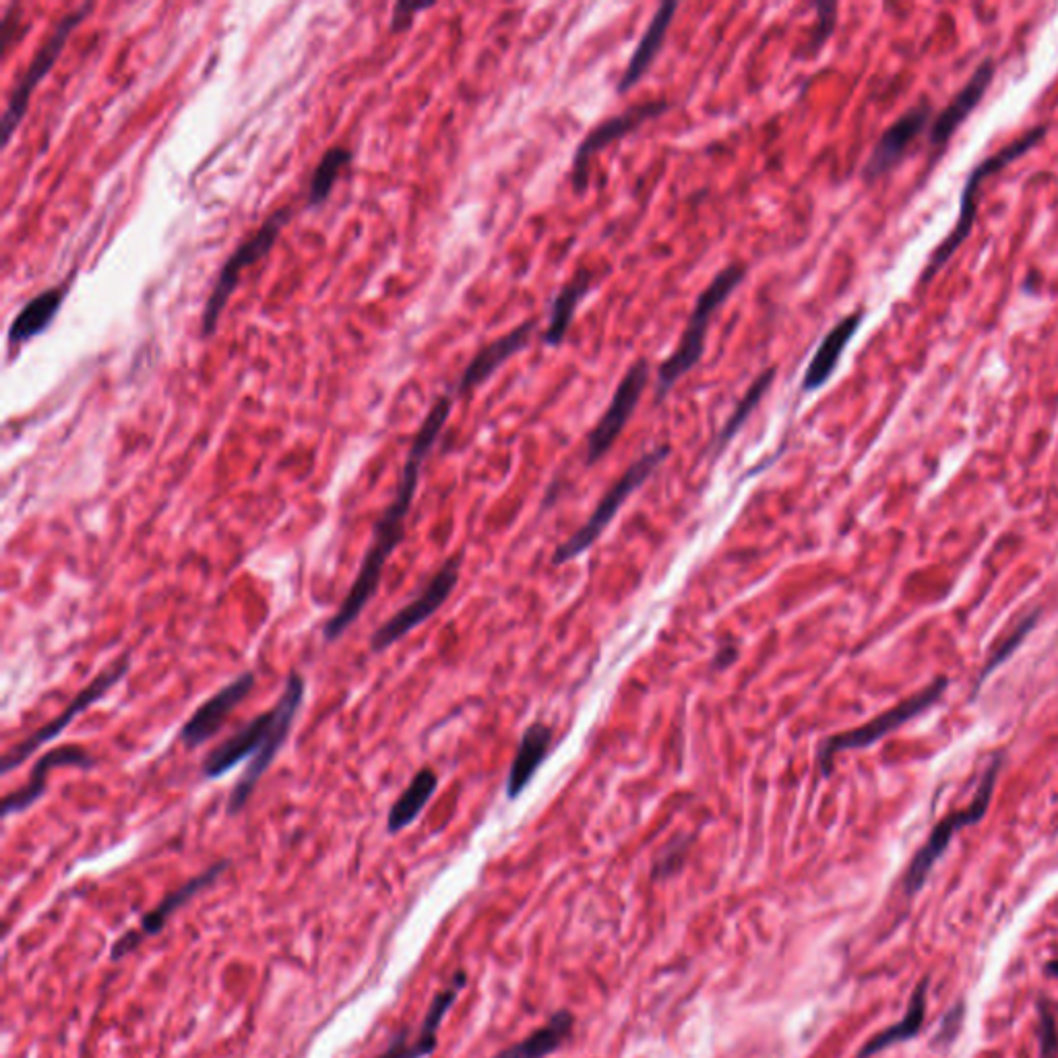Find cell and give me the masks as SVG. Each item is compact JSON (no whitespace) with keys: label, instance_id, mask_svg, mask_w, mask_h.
Wrapping results in <instances>:
<instances>
[{"label":"cell","instance_id":"cell-16","mask_svg":"<svg viewBox=\"0 0 1058 1058\" xmlns=\"http://www.w3.org/2000/svg\"><path fill=\"white\" fill-rule=\"evenodd\" d=\"M931 118L932 104L929 99H922L914 108L903 112L891 127L884 128L883 135L874 143L869 159L862 166V180L872 185L889 175L901 159L905 158L908 149L924 133Z\"/></svg>","mask_w":1058,"mask_h":1058},{"label":"cell","instance_id":"cell-32","mask_svg":"<svg viewBox=\"0 0 1058 1058\" xmlns=\"http://www.w3.org/2000/svg\"><path fill=\"white\" fill-rule=\"evenodd\" d=\"M691 844H693V836H679V838L672 839L662 852L656 856L653 867H651V879L663 881V879H670V877L680 872L684 867V860H687V852H689Z\"/></svg>","mask_w":1058,"mask_h":1058},{"label":"cell","instance_id":"cell-23","mask_svg":"<svg viewBox=\"0 0 1058 1058\" xmlns=\"http://www.w3.org/2000/svg\"><path fill=\"white\" fill-rule=\"evenodd\" d=\"M553 741V727L546 726L542 722L532 724L523 732L517 755L513 758L511 769L506 775L505 792L509 800L520 798L523 792L527 790V786L536 777L540 767L551 755Z\"/></svg>","mask_w":1058,"mask_h":1058},{"label":"cell","instance_id":"cell-17","mask_svg":"<svg viewBox=\"0 0 1058 1058\" xmlns=\"http://www.w3.org/2000/svg\"><path fill=\"white\" fill-rule=\"evenodd\" d=\"M95 765H97V758L80 744H64V746L50 748L35 761L28 782L19 790H13L2 798V819L30 810L46 794L48 775L52 774L56 767H75V769L90 772Z\"/></svg>","mask_w":1058,"mask_h":1058},{"label":"cell","instance_id":"cell-18","mask_svg":"<svg viewBox=\"0 0 1058 1058\" xmlns=\"http://www.w3.org/2000/svg\"><path fill=\"white\" fill-rule=\"evenodd\" d=\"M465 982H468V976L465 972H458L453 980L449 982V986H444L441 993H437L430 1007H428L427 1015L422 1019V1026L418 1029L416 1038L410 1040V1029L404 1027L396 1038L391 1040V1044L387 1046L385 1052H380L377 1058H427L437 1050V1044H439V1029H441L442 1022L447 1017V1013L451 1012V1007L455 1005L458 1001L459 993L465 988Z\"/></svg>","mask_w":1058,"mask_h":1058},{"label":"cell","instance_id":"cell-29","mask_svg":"<svg viewBox=\"0 0 1058 1058\" xmlns=\"http://www.w3.org/2000/svg\"><path fill=\"white\" fill-rule=\"evenodd\" d=\"M775 373H777L775 368H767L765 373H761L757 379L751 383V387L746 389V394H744V396L741 397V401L736 404L732 416L727 418L726 425L720 430V434H717V439H715V444H713L715 453H720V451L726 447L727 442L732 441V439L741 432V428L746 425V420L751 418V413L757 410L761 399L765 397V394L769 391V387L774 385Z\"/></svg>","mask_w":1058,"mask_h":1058},{"label":"cell","instance_id":"cell-27","mask_svg":"<svg viewBox=\"0 0 1058 1058\" xmlns=\"http://www.w3.org/2000/svg\"><path fill=\"white\" fill-rule=\"evenodd\" d=\"M575 1029V1015L570 1012L554 1013L544 1026L525 1036L522 1043L513 1044L492 1058H546L561 1050Z\"/></svg>","mask_w":1058,"mask_h":1058},{"label":"cell","instance_id":"cell-5","mask_svg":"<svg viewBox=\"0 0 1058 1058\" xmlns=\"http://www.w3.org/2000/svg\"><path fill=\"white\" fill-rule=\"evenodd\" d=\"M947 677H939V679L932 680L931 684H926L924 689H920L914 695L903 699L895 708L879 713L867 724L825 738L819 746V753H817L819 772H821L823 777L831 775L834 763H836L839 753L860 751V748H869L872 744L881 743L884 736H889L891 732L910 724L914 717L922 715L924 711L931 710L932 705L947 691Z\"/></svg>","mask_w":1058,"mask_h":1058},{"label":"cell","instance_id":"cell-34","mask_svg":"<svg viewBox=\"0 0 1058 1058\" xmlns=\"http://www.w3.org/2000/svg\"><path fill=\"white\" fill-rule=\"evenodd\" d=\"M1040 1058H1058V1026L1046 1003H1040Z\"/></svg>","mask_w":1058,"mask_h":1058},{"label":"cell","instance_id":"cell-14","mask_svg":"<svg viewBox=\"0 0 1058 1058\" xmlns=\"http://www.w3.org/2000/svg\"><path fill=\"white\" fill-rule=\"evenodd\" d=\"M254 684L256 674L253 670H244L237 679L223 684L218 693H213L192 711V715L178 732V741L185 744L187 751H195L213 741L220 734L221 727L226 726L228 717L253 693Z\"/></svg>","mask_w":1058,"mask_h":1058},{"label":"cell","instance_id":"cell-15","mask_svg":"<svg viewBox=\"0 0 1058 1058\" xmlns=\"http://www.w3.org/2000/svg\"><path fill=\"white\" fill-rule=\"evenodd\" d=\"M228 869H230V860H220V862H216V865H211L209 869L203 870L201 874L192 877L187 883L180 884L172 893H168L151 912H147V914L142 918L139 929L125 932V934L112 945V962H121L125 955L133 953L135 949L142 945L143 939H151V936H156V934L164 931L166 922L175 916L176 910H180V908L187 905L195 895H199L203 889L216 883Z\"/></svg>","mask_w":1058,"mask_h":1058},{"label":"cell","instance_id":"cell-13","mask_svg":"<svg viewBox=\"0 0 1058 1058\" xmlns=\"http://www.w3.org/2000/svg\"><path fill=\"white\" fill-rule=\"evenodd\" d=\"M649 368L648 360H637L632 363L627 375L618 383L617 391L610 399L608 410L604 411L598 425L589 432L587 437V453H585V463L596 465L617 442L618 437L622 434L625 427L629 425L632 413L637 410L643 391L648 387Z\"/></svg>","mask_w":1058,"mask_h":1058},{"label":"cell","instance_id":"cell-19","mask_svg":"<svg viewBox=\"0 0 1058 1058\" xmlns=\"http://www.w3.org/2000/svg\"><path fill=\"white\" fill-rule=\"evenodd\" d=\"M996 64L993 59H984L972 73L960 94L955 95L947 104V108L939 112L932 121L931 130H929V142L931 147H945L951 137L957 133V128L964 125L967 116L976 111L982 102V97L988 92L995 80Z\"/></svg>","mask_w":1058,"mask_h":1058},{"label":"cell","instance_id":"cell-31","mask_svg":"<svg viewBox=\"0 0 1058 1058\" xmlns=\"http://www.w3.org/2000/svg\"><path fill=\"white\" fill-rule=\"evenodd\" d=\"M1038 618H1040V610H1031V612L1022 618L1019 622L1013 625L1009 635H1005V637L996 643L995 649H993L991 656H988V662L984 663L978 680H976V684H974V693H978L980 687L984 684V680L988 679L1001 663L1007 662L1013 653L1017 651V648L1026 641L1027 635L1036 629Z\"/></svg>","mask_w":1058,"mask_h":1058},{"label":"cell","instance_id":"cell-22","mask_svg":"<svg viewBox=\"0 0 1058 1058\" xmlns=\"http://www.w3.org/2000/svg\"><path fill=\"white\" fill-rule=\"evenodd\" d=\"M677 11H679V2H663V4H660V9L653 13L646 32L641 35L639 44L635 48L629 63H627L620 80H618V94H629L632 87L648 75L651 64L656 63V59H658V54L663 48L666 35H668V30L674 21Z\"/></svg>","mask_w":1058,"mask_h":1058},{"label":"cell","instance_id":"cell-36","mask_svg":"<svg viewBox=\"0 0 1058 1058\" xmlns=\"http://www.w3.org/2000/svg\"><path fill=\"white\" fill-rule=\"evenodd\" d=\"M962 1013H964L962 1007H955L953 1012H949L947 1017H945V1019H943V1024H941V1031L936 1034L934 1043L939 1044L941 1040H943V1043H951V1040L957 1036V1031H960V1019H962Z\"/></svg>","mask_w":1058,"mask_h":1058},{"label":"cell","instance_id":"cell-6","mask_svg":"<svg viewBox=\"0 0 1058 1058\" xmlns=\"http://www.w3.org/2000/svg\"><path fill=\"white\" fill-rule=\"evenodd\" d=\"M670 458V447L660 444L651 449L643 458L637 459L629 465V470L618 478L617 482L608 489V492L601 496L600 503L594 509V513L587 517V522L573 534V536L563 542L553 554V565L561 567L582 556L585 551H589L596 540L601 536V532L612 523L617 517L620 506L627 503V499L632 492L641 489L648 482L656 470L662 465L666 459Z\"/></svg>","mask_w":1058,"mask_h":1058},{"label":"cell","instance_id":"cell-2","mask_svg":"<svg viewBox=\"0 0 1058 1058\" xmlns=\"http://www.w3.org/2000/svg\"><path fill=\"white\" fill-rule=\"evenodd\" d=\"M304 696L306 680L298 670H292L285 679L284 693L277 699L275 708L254 715L249 724L238 727L232 736L211 748L201 761V777L206 782H213L230 774L242 761L251 758L249 767L238 777L237 786L228 796V817H237L247 808L259 782L282 753L304 705Z\"/></svg>","mask_w":1058,"mask_h":1058},{"label":"cell","instance_id":"cell-4","mask_svg":"<svg viewBox=\"0 0 1058 1058\" xmlns=\"http://www.w3.org/2000/svg\"><path fill=\"white\" fill-rule=\"evenodd\" d=\"M1046 130H1048L1046 125L1029 128L1022 137H1017L1015 142L1005 145L1003 149H998L995 156L982 159L978 166L970 172L967 180H965L964 190H962V207H960L957 223L953 226L949 237L934 249L926 268L920 275V284H931L932 277L947 265L951 256L960 251V247L972 234V228L976 223V211H978L980 189H982L984 180L993 178L1001 170H1005L1009 164L1029 154L1046 137Z\"/></svg>","mask_w":1058,"mask_h":1058},{"label":"cell","instance_id":"cell-35","mask_svg":"<svg viewBox=\"0 0 1058 1058\" xmlns=\"http://www.w3.org/2000/svg\"><path fill=\"white\" fill-rule=\"evenodd\" d=\"M430 9L428 4H411V2H399L396 9H394V17H391V30L394 32H401V30H408L413 21V17L418 15L420 11H427Z\"/></svg>","mask_w":1058,"mask_h":1058},{"label":"cell","instance_id":"cell-21","mask_svg":"<svg viewBox=\"0 0 1058 1058\" xmlns=\"http://www.w3.org/2000/svg\"><path fill=\"white\" fill-rule=\"evenodd\" d=\"M862 321H865V311H856V313L844 316L827 332L821 344H819V348L813 354L810 363L806 366L805 377H803V394L819 391L827 385V380L834 377L844 352L848 348V344L852 342L853 335L860 329Z\"/></svg>","mask_w":1058,"mask_h":1058},{"label":"cell","instance_id":"cell-7","mask_svg":"<svg viewBox=\"0 0 1058 1058\" xmlns=\"http://www.w3.org/2000/svg\"><path fill=\"white\" fill-rule=\"evenodd\" d=\"M1005 763V755L998 753L993 763L988 765V769L982 775L980 779L978 790L974 794L972 803L965 806V808H960V810H953L951 815H947L945 819H941L939 825L934 827L931 831L929 839L924 841V846L918 850L916 856L912 858L910 867H908V872H905V879H903V889L908 895H914L918 893L931 870L934 869V865L939 862V858L943 853L947 852L949 844L953 836L957 831H962L965 827H972L976 823L982 821L991 808V803H993V794H995L996 779H998V774H1001V767Z\"/></svg>","mask_w":1058,"mask_h":1058},{"label":"cell","instance_id":"cell-28","mask_svg":"<svg viewBox=\"0 0 1058 1058\" xmlns=\"http://www.w3.org/2000/svg\"><path fill=\"white\" fill-rule=\"evenodd\" d=\"M929 984H931V980L929 978H924L918 984L914 995L910 998V1005H908L905 1015L901 1017L898 1024L887 1027L881 1034H877L874 1038H870L869 1043L865 1044V1048L858 1052V1058L872 1057V1055L883 1052V1050L895 1046V1044L908 1043V1040L916 1038L918 1034H920V1029L924 1026V1017H926Z\"/></svg>","mask_w":1058,"mask_h":1058},{"label":"cell","instance_id":"cell-9","mask_svg":"<svg viewBox=\"0 0 1058 1058\" xmlns=\"http://www.w3.org/2000/svg\"><path fill=\"white\" fill-rule=\"evenodd\" d=\"M290 218H292L290 207L277 209L275 213H271L268 221L254 232L253 237L247 238L232 253V256L226 261V265L221 268L216 285H213V290L207 298L206 308H203V316H201V335L203 337H209L211 333H216V329H218L221 313H223L226 304L232 298L242 271L251 268L256 261H261L265 254H269Z\"/></svg>","mask_w":1058,"mask_h":1058},{"label":"cell","instance_id":"cell-26","mask_svg":"<svg viewBox=\"0 0 1058 1058\" xmlns=\"http://www.w3.org/2000/svg\"><path fill=\"white\" fill-rule=\"evenodd\" d=\"M437 790H439V775L430 767H422L411 777L408 788L397 796L396 803L389 808L387 834L397 836L404 829H408L411 823L425 813V808Z\"/></svg>","mask_w":1058,"mask_h":1058},{"label":"cell","instance_id":"cell-24","mask_svg":"<svg viewBox=\"0 0 1058 1058\" xmlns=\"http://www.w3.org/2000/svg\"><path fill=\"white\" fill-rule=\"evenodd\" d=\"M64 294H66L64 285H54V287H48L44 292H40L35 298L28 302L19 311V315L13 318V323L9 327V346L19 348L25 342L38 337L40 333L46 332L50 323L54 321V316L63 306Z\"/></svg>","mask_w":1058,"mask_h":1058},{"label":"cell","instance_id":"cell-20","mask_svg":"<svg viewBox=\"0 0 1058 1058\" xmlns=\"http://www.w3.org/2000/svg\"><path fill=\"white\" fill-rule=\"evenodd\" d=\"M534 332H536V321L530 318V321H523L522 325L515 327L513 332L501 335L499 339H494V342L486 344L484 348L478 349V354L465 366V370L459 379L458 387L453 391L455 397L470 394V391L478 389L482 383H486L506 360H511L515 354L525 349Z\"/></svg>","mask_w":1058,"mask_h":1058},{"label":"cell","instance_id":"cell-38","mask_svg":"<svg viewBox=\"0 0 1058 1058\" xmlns=\"http://www.w3.org/2000/svg\"><path fill=\"white\" fill-rule=\"evenodd\" d=\"M1046 974H1050V976L1058 978V960H1052L1050 964L1046 965Z\"/></svg>","mask_w":1058,"mask_h":1058},{"label":"cell","instance_id":"cell-11","mask_svg":"<svg viewBox=\"0 0 1058 1058\" xmlns=\"http://www.w3.org/2000/svg\"><path fill=\"white\" fill-rule=\"evenodd\" d=\"M92 9H94V4H83L80 9H75L73 13L64 15L63 21L56 25V30L50 33L46 42L35 52L28 71L21 75V80L17 81L13 94L9 95L7 111L2 114V142H4V145L11 142L15 128L23 121L28 106H30V99H32L33 90L42 83V80L50 73V69L59 61V56L63 54L64 46H66V40L71 38L73 30L80 25Z\"/></svg>","mask_w":1058,"mask_h":1058},{"label":"cell","instance_id":"cell-25","mask_svg":"<svg viewBox=\"0 0 1058 1058\" xmlns=\"http://www.w3.org/2000/svg\"><path fill=\"white\" fill-rule=\"evenodd\" d=\"M591 285H594V273L589 269H577L569 282L563 285V290L554 296L548 327L544 332V344L546 346L558 348L565 342V337L570 329V323L575 318V313L587 296V292L591 290Z\"/></svg>","mask_w":1058,"mask_h":1058},{"label":"cell","instance_id":"cell-12","mask_svg":"<svg viewBox=\"0 0 1058 1058\" xmlns=\"http://www.w3.org/2000/svg\"><path fill=\"white\" fill-rule=\"evenodd\" d=\"M668 108H670L668 102L653 99V102H646V104L632 106L629 111L615 114V116L606 118V121L594 128V130H589V133L585 135L584 142L577 145L575 156H573V161H570V187L575 190V195H584L587 187H589L591 161L600 154L601 149H606L608 145L629 137L631 133H635L637 128L643 127L649 121L662 116L663 112L668 111Z\"/></svg>","mask_w":1058,"mask_h":1058},{"label":"cell","instance_id":"cell-37","mask_svg":"<svg viewBox=\"0 0 1058 1058\" xmlns=\"http://www.w3.org/2000/svg\"><path fill=\"white\" fill-rule=\"evenodd\" d=\"M736 656H738L736 646H734V643H727L724 648L717 649V653H715L711 666H713V670H724V668H727L730 663L736 660Z\"/></svg>","mask_w":1058,"mask_h":1058},{"label":"cell","instance_id":"cell-30","mask_svg":"<svg viewBox=\"0 0 1058 1058\" xmlns=\"http://www.w3.org/2000/svg\"><path fill=\"white\" fill-rule=\"evenodd\" d=\"M352 161V151L337 145L325 151V156L316 164V170L308 185V206H321L327 201L337 178L346 170Z\"/></svg>","mask_w":1058,"mask_h":1058},{"label":"cell","instance_id":"cell-8","mask_svg":"<svg viewBox=\"0 0 1058 1058\" xmlns=\"http://www.w3.org/2000/svg\"><path fill=\"white\" fill-rule=\"evenodd\" d=\"M461 563H463V554H453L451 558H447L441 569L432 575V579L420 589V594L413 600L408 601L404 608L397 610L396 615H391L375 629V632L370 635V651L383 653L394 648L413 629L425 625L428 618L434 617L458 587Z\"/></svg>","mask_w":1058,"mask_h":1058},{"label":"cell","instance_id":"cell-33","mask_svg":"<svg viewBox=\"0 0 1058 1058\" xmlns=\"http://www.w3.org/2000/svg\"><path fill=\"white\" fill-rule=\"evenodd\" d=\"M817 9V23L810 32V40L806 44V54H817L825 44L827 40L831 38V33L836 30V21H838V4L834 2H819L815 4Z\"/></svg>","mask_w":1058,"mask_h":1058},{"label":"cell","instance_id":"cell-1","mask_svg":"<svg viewBox=\"0 0 1058 1058\" xmlns=\"http://www.w3.org/2000/svg\"><path fill=\"white\" fill-rule=\"evenodd\" d=\"M453 401H455V394L439 397L434 401V406L428 411L422 427L416 432L410 453H408L406 463H404V472H401L399 484H397L396 496L387 505V509L380 513L379 520L375 523L373 542L364 554L363 565H360V570H358L354 584L349 587L348 596L344 598L342 606L337 608V612L323 627V639L327 643L339 641L348 632V629L354 627V622L360 618V615L366 610V606L377 596L383 570L387 567L391 554L396 553L397 546L406 537V520L410 515L411 503H413L416 490L420 484L422 465L430 455L432 447L437 444L439 437H441L442 428L447 425L451 410H453Z\"/></svg>","mask_w":1058,"mask_h":1058},{"label":"cell","instance_id":"cell-3","mask_svg":"<svg viewBox=\"0 0 1058 1058\" xmlns=\"http://www.w3.org/2000/svg\"><path fill=\"white\" fill-rule=\"evenodd\" d=\"M746 273L748 269L744 265L732 263L726 269H722L711 280L710 285L701 292V296L696 298L695 308L689 316L684 333L680 337L679 346L658 368V383H656L658 401H663L666 396L674 389V385L699 364L705 352L711 318L726 304L730 294L743 284Z\"/></svg>","mask_w":1058,"mask_h":1058},{"label":"cell","instance_id":"cell-10","mask_svg":"<svg viewBox=\"0 0 1058 1058\" xmlns=\"http://www.w3.org/2000/svg\"><path fill=\"white\" fill-rule=\"evenodd\" d=\"M130 662H133V660H130L128 653L127 656H123L121 660H116L108 670H104L102 674H97L83 691H80L77 695L73 696V699L66 703V708H64L54 720H50L48 724L32 732L28 738H23L21 743L15 744V746L4 755V758H2V774L9 775L11 772H15L19 765H23V763L32 757L33 753H38L44 744L56 741V738L63 734L64 730L73 724V720H75L80 713L90 710L95 701H99L102 696L108 695L121 680H125V677L130 672Z\"/></svg>","mask_w":1058,"mask_h":1058}]
</instances>
